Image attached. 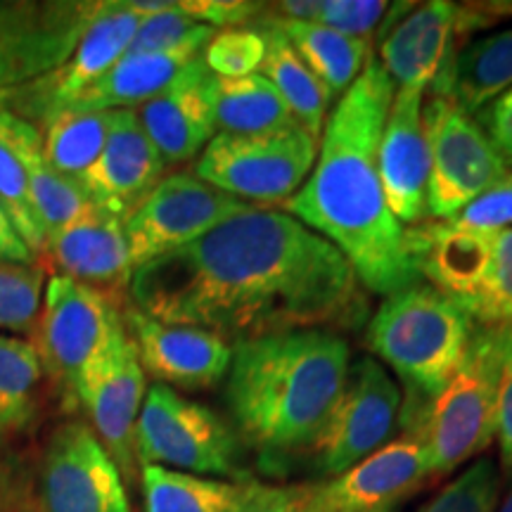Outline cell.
<instances>
[{
	"label": "cell",
	"instance_id": "36",
	"mask_svg": "<svg viewBox=\"0 0 512 512\" xmlns=\"http://www.w3.org/2000/svg\"><path fill=\"white\" fill-rule=\"evenodd\" d=\"M41 306L43 273L34 266L0 264V330H34Z\"/></svg>",
	"mask_w": 512,
	"mask_h": 512
},
{
	"label": "cell",
	"instance_id": "28",
	"mask_svg": "<svg viewBox=\"0 0 512 512\" xmlns=\"http://www.w3.org/2000/svg\"><path fill=\"white\" fill-rule=\"evenodd\" d=\"M259 482L188 475L159 465H143L140 489L145 512H240Z\"/></svg>",
	"mask_w": 512,
	"mask_h": 512
},
{
	"label": "cell",
	"instance_id": "21",
	"mask_svg": "<svg viewBox=\"0 0 512 512\" xmlns=\"http://www.w3.org/2000/svg\"><path fill=\"white\" fill-rule=\"evenodd\" d=\"M166 162L133 110L114 112L112 131L98 162L79 178L95 207L124 221L162 181Z\"/></svg>",
	"mask_w": 512,
	"mask_h": 512
},
{
	"label": "cell",
	"instance_id": "39",
	"mask_svg": "<svg viewBox=\"0 0 512 512\" xmlns=\"http://www.w3.org/2000/svg\"><path fill=\"white\" fill-rule=\"evenodd\" d=\"M479 325H512V228L498 230L494 235L489 275L482 297L472 311Z\"/></svg>",
	"mask_w": 512,
	"mask_h": 512
},
{
	"label": "cell",
	"instance_id": "29",
	"mask_svg": "<svg viewBox=\"0 0 512 512\" xmlns=\"http://www.w3.org/2000/svg\"><path fill=\"white\" fill-rule=\"evenodd\" d=\"M271 22L287 36L292 48L306 62V67L323 81V86L342 98L349 91L351 83L366 69L370 55V41L366 38H354L320 24L299 22V19L268 17Z\"/></svg>",
	"mask_w": 512,
	"mask_h": 512
},
{
	"label": "cell",
	"instance_id": "24",
	"mask_svg": "<svg viewBox=\"0 0 512 512\" xmlns=\"http://www.w3.org/2000/svg\"><path fill=\"white\" fill-rule=\"evenodd\" d=\"M0 138L12 147L22 164L34 209L48 238L95 207L79 181L62 176L50 166L43 152V136L31 121L0 107Z\"/></svg>",
	"mask_w": 512,
	"mask_h": 512
},
{
	"label": "cell",
	"instance_id": "9",
	"mask_svg": "<svg viewBox=\"0 0 512 512\" xmlns=\"http://www.w3.org/2000/svg\"><path fill=\"white\" fill-rule=\"evenodd\" d=\"M145 15L140 0L100 3L98 15L74 55L48 76L0 93V107L31 124L46 126L126 55Z\"/></svg>",
	"mask_w": 512,
	"mask_h": 512
},
{
	"label": "cell",
	"instance_id": "17",
	"mask_svg": "<svg viewBox=\"0 0 512 512\" xmlns=\"http://www.w3.org/2000/svg\"><path fill=\"white\" fill-rule=\"evenodd\" d=\"M124 325L145 375L178 389H209L228 375L233 344L202 328L171 325L128 309Z\"/></svg>",
	"mask_w": 512,
	"mask_h": 512
},
{
	"label": "cell",
	"instance_id": "14",
	"mask_svg": "<svg viewBox=\"0 0 512 512\" xmlns=\"http://www.w3.org/2000/svg\"><path fill=\"white\" fill-rule=\"evenodd\" d=\"M145 394V370L138 361L136 344L121 323L91 366L83 370L74 389V403L88 413L95 437L126 479L136 477L138 460L133 439Z\"/></svg>",
	"mask_w": 512,
	"mask_h": 512
},
{
	"label": "cell",
	"instance_id": "44",
	"mask_svg": "<svg viewBox=\"0 0 512 512\" xmlns=\"http://www.w3.org/2000/svg\"><path fill=\"white\" fill-rule=\"evenodd\" d=\"M475 119L512 169V88L477 112Z\"/></svg>",
	"mask_w": 512,
	"mask_h": 512
},
{
	"label": "cell",
	"instance_id": "12",
	"mask_svg": "<svg viewBox=\"0 0 512 512\" xmlns=\"http://www.w3.org/2000/svg\"><path fill=\"white\" fill-rule=\"evenodd\" d=\"M124 323L105 294L79 280L55 275L43 292L38 316V356L64 399L74 403L83 370L100 354L112 332Z\"/></svg>",
	"mask_w": 512,
	"mask_h": 512
},
{
	"label": "cell",
	"instance_id": "22",
	"mask_svg": "<svg viewBox=\"0 0 512 512\" xmlns=\"http://www.w3.org/2000/svg\"><path fill=\"white\" fill-rule=\"evenodd\" d=\"M494 235L453 228L446 221H422L406 228V247L420 280L456 299L472 316L489 275Z\"/></svg>",
	"mask_w": 512,
	"mask_h": 512
},
{
	"label": "cell",
	"instance_id": "6",
	"mask_svg": "<svg viewBox=\"0 0 512 512\" xmlns=\"http://www.w3.org/2000/svg\"><path fill=\"white\" fill-rule=\"evenodd\" d=\"M136 460L188 475L249 482L242 441L221 415L155 382L136 422Z\"/></svg>",
	"mask_w": 512,
	"mask_h": 512
},
{
	"label": "cell",
	"instance_id": "4",
	"mask_svg": "<svg viewBox=\"0 0 512 512\" xmlns=\"http://www.w3.org/2000/svg\"><path fill=\"white\" fill-rule=\"evenodd\" d=\"M477 320L430 283H415L389 294L368 323V347L406 384L401 408L406 430L418 425L422 411L437 399L460 363Z\"/></svg>",
	"mask_w": 512,
	"mask_h": 512
},
{
	"label": "cell",
	"instance_id": "45",
	"mask_svg": "<svg viewBox=\"0 0 512 512\" xmlns=\"http://www.w3.org/2000/svg\"><path fill=\"white\" fill-rule=\"evenodd\" d=\"M34 252H31L27 242H24L19 230L12 223L8 209L0 202V264H15V266H31L34 264Z\"/></svg>",
	"mask_w": 512,
	"mask_h": 512
},
{
	"label": "cell",
	"instance_id": "37",
	"mask_svg": "<svg viewBox=\"0 0 512 512\" xmlns=\"http://www.w3.org/2000/svg\"><path fill=\"white\" fill-rule=\"evenodd\" d=\"M0 202L8 209L12 223L34 254L46 252V228L38 219L31 200L27 176L12 147L0 138Z\"/></svg>",
	"mask_w": 512,
	"mask_h": 512
},
{
	"label": "cell",
	"instance_id": "41",
	"mask_svg": "<svg viewBox=\"0 0 512 512\" xmlns=\"http://www.w3.org/2000/svg\"><path fill=\"white\" fill-rule=\"evenodd\" d=\"M503 328V361L501 382H498V411L496 437L501 446V467L505 475H512V325Z\"/></svg>",
	"mask_w": 512,
	"mask_h": 512
},
{
	"label": "cell",
	"instance_id": "1",
	"mask_svg": "<svg viewBox=\"0 0 512 512\" xmlns=\"http://www.w3.org/2000/svg\"><path fill=\"white\" fill-rule=\"evenodd\" d=\"M133 309L230 342L351 323L361 283L342 254L283 209L254 207L133 271Z\"/></svg>",
	"mask_w": 512,
	"mask_h": 512
},
{
	"label": "cell",
	"instance_id": "25",
	"mask_svg": "<svg viewBox=\"0 0 512 512\" xmlns=\"http://www.w3.org/2000/svg\"><path fill=\"white\" fill-rule=\"evenodd\" d=\"M512 88V27L475 38L453 50L430 91L460 112L475 117L489 102Z\"/></svg>",
	"mask_w": 512,
	"mask_h": 512
},
{
	"label": "cell",
	"instance_id": "43",
	"mask_svg": "<svg viewBox=\"0 0 512 512\" xmlns=\"http://www.w3.org/2000/svg\"><path fill=\"white\" fill-rule=\"evenodd\" d=\"M240 512H318L311 498V484L266 486L256 484Z\"/></svg>",
	"mask_w": 512,
	"mask_h": 512
},
{
	"label": "cell",
	"instance_id": "16",
	"mask_svg": "<svg viewBox=\"0 0 512 512\" xmlns=\"http://www.w3.org/2000/svg\"><path fill=\"white\" fill-rule=\"evenodd\" d=\"M430 477L425 439L406 432L342 475L311 484V498L318 512H396Z\"/></svg>",
	"mask_w": 512,
	"mask_h": 512
},
{
	"label": "cell",
	"instance_id": "42",
	"mask_svg": "<svg viewBox=\"0 0 512 512\" xmlns=\"http://www.w3.org/2000/svg\"><path fill=\"white\" fill-rule=\"evenodd\" d=\"M178 8L185 15L211 29H242L261 5L245 3V0H178Z\"/></svg>",
	"mask_w": 512,
	"mask_h": 512
},
{
	"label": "cell",
	"instance_id": "13",
	"mask_svg": "<svg viewBox=\"0 0 512 512\" xmlns=\"http://www.w3.org/2000/svg\"><path fill=\"white\" fill-rule=\"evenodd\" d=\"M401 415V389L377 358L349 366L339 399L313 444L318 472L337 477L387 444Z\"/></svg>",
	"mask_w": 512,
	"mask_h": 512
},
{
	"label": "cell",
	"instance_id": "19",
	"mask_svg": "<svg viewBox=\"0 0 512 512\" xmlns=\"http://www.w3.org/2000/svg\"><path fill=\"white\" fill-rule=\"evenodd\" d=\"M422 88H396L380 143V176L394 219L406 226L427 221L430 145Z\"/></svg>",
	"mask_w": 512,
	"mask_h": 512
},
{
	"label": "cell",
	"instance_id": "3",
	"mask_svg": "<svg viewBox=\"0 0 512 512\" xmlns=\"http://www.w3.org/2000/svg\"><path fill=\"white\" fill-rule=\"evenodd\" d=\"M349 344L335 332L294 330L233 344L226 399L240 441L268 472L313 448L349 373Z\"/></svg>",
	"mask_w": 512,
	"mask_h": 512
},
{
	"label": "cell",
	"instance_id": "34",
	"mask_svg": "<svg viewBox=\"0 0 512 512\" xmlns=\"http://www.w3.org/2000/svg\"><path fill=\"white\" fill-rule=\"evenodd\" d=\"M143 8L147 15L140 22L126 55L169 53L188 43H209L216 36V29L195 22L178 8V3H143Z\"/></svg>",
	"mask_w": 512,
	"mask_h": 512
},
{
	"label": "cell",
	"instance_id": "5",
	"mask_svg": "<svg viewBox=\"0 0 512 512\" xmlns=\"http://www.w3.org/2000/svg\"><path fill=\"white\" fill-rule=\"evenodd\" d=\"M503 361V328L477 325L465 358L418 425L430 451L432 477L448 475L491 446L496 437L498 382Z\"/></svg>",
	"mask_w": 512,
	"mask_h": 512
},
{
	"label": "cell",
	"instance_id": "35",
	"mask_svg": "<svg viewBox=\"0 0 512 512\" xmlns=\"http://www.w3.org/2000/svg\"><path fill=\"white\" fill-rule=\"evenodd\" d=\"M501 491V467L479 458L418 512H496Z\"/></svg>",
	"mask_w": 512,
	"mask_h": 512
},
{
	"label": "cell",
	"instance_id": "15",
	"mask_svg": "<svg viewBox=\"0 0 512 512\" xmlns=\"http://www.w3.org/2000/svg\"><path fill=\"white\" fill-rule=\"evenodd\" d=\"M38 512H131L117 463L83 422L50 434L38 467Z\"/></svg>",
	"mask_w": 512,
	"mask_h": 512
},
{
	"label": "cell",
	"instance_id": "33",
	"mask_svg": "<svg viewBox=\"0 0 512 512\" xmlns=\"http://www.w3.org/2000/svg\"><path fill=\"white\" fill-rule=\"evenodd\" d=\"M278 17L299 19V22L320 24L354 38H366L375 34L387 19L392 3L382 0H285L275 5Z\"/></svg>",
	"mask_w": 512,
	"mask_h": 512
},
{
	"label": "cell",
	"instance_id": "2",
	"mask_svg": "<svg viewBox=\"0 0 512 512\" xmlns=\"http://www.w3.org/2000/svg\"><path fill=\"white\" fill-rule=\"evenodd\" d=\"M396 86L377 57L325 121L309 178L283 204L306 228L347 259L358 283L375 294L406 290L420 275L394 219L380 176V143Z\"/></svg>",
	"mask_w": 512,
	"mask_h": 512
},
{
	"label": "cell",
	"instance_id": "32",
	"mask_svg": "<svg viewBox=\"0 0 512 512\" xmlns=\"http://www.w3.org/2000/svg\"><path fill=\"white\" fill-rule=\"evenodd\" d=\"M114 112H62L46 124L43 152L55 171L79 178L98 162L112 131Z\"/></svg>",
	"mask_w": 512,
	"mask_h": 512
},
{
	"label": "cell",
	"instance_id": "7",
	"mask_svg": "<svg viewBox=\"0 0 512 512\" xmlns=\"http://www.w3.org/2000/svg\"><path fill=\"white\" fill-rule=\"evenodd\" d=\"M318 140L302 126L261 136L216 133L195 162V176L235 200L285 204L309 178Z\"/></svg>",
	"mask_w": 512,
	"mask_h": 512
},
{
	"label": "cell",
	"instance_id": "18",
	"mask_svg": "<svg viewBox=\"0 0 512 512\" xmlns=\"http://www.w3.org/2000/svg\"><path fill=\"white\" fill-rule=\"evenodd\" d=\"M460 5L448 0L394 3L382 29L377 62L396 88L430 91L439 69L456 50Z\"/></svg>",
	"mask_w": 512,
	"mask_h": 512
},
{
	"label": "cell",
	"instance_id": "8",
	"mask_svg": "<svg viewBox=\"0 0 512 512\" xmlns=\"http://www.w3.org/2000/svg\"><path fill=\"white\" fill-rule=\"evenodd\" d=\"M425 131L430 145L427 216L432 221L451 219L512 174L477 119L444 98L432 95L425 102Z\"/></svg>",
	"mask_w": 512,
	"mask_h": 512
},
{
	"label": "cell",
	"instance_id": "40",
	"mask_svg": "<svg viewBox=\"0 0 512 512\" xmlns=\"http://www.w3.org/2000/svg\"><path fill=\"white\" fill-rule=\"evenodd\" d=\"M453 228L498 233L512 228V174L446 219Z\"/></svg>",
	"mask_w": 512,
	"mask_h": 512
},
{
	"label": "cell",
	"instance_id": "31",
	"mask_svg": "<svg viewBox=\"0 0 512 512\" xmlns=\"http://www.w3.org/2000/svg\"><path fill=\"white\" fill-rule=\"evenodd\" d=\"M43 366L34 342L0 335V444L29 430L38 413Z\"/></svg>",
	"mask_w": 512,
	"mask_h": 512
},
{
	"label": "cell",
	"instance_id": "11",
	"mask_svg": "<svg viewBox=\"0 0 512 512\" xmlns=\"http://www.w3.org/2000/svg\"><path fill=\"white\" fill-rule=\"evenodd\" d=\"M93 0L0 3V93L60 69L98 15Z\"/></svg>",
	"mask_w": 512,
	"mask_h": 512
},
{
	"label": "cell",
	"instance_id": "30",
	"mask_svg": "<svg viewBox=\"0 0 512 512\" xmlns=\"http://www.w3.org/2000/svg\"><path fill=\"white\" fill-rule=\"evenodd\" d=\"M216 133L261 136L299 126L271 81L259 72L245 79H214Z\"/></svg>",
	"mask_w": 512,
	"mask_h": 512
},
{
	"label": "cell",
	"instance_id": "27",
	"mask_svg": "<svg viewBox=\"0 0 512 512\" xmlns=\"http://www.w3.org/2000/svg\"><path fill=\"white\" fill-rule=\"evenodd\" d=\"M259 34L264 38L266 46L259 74L271 81L275 93L283 98L287 110L297 119V124L320 143L335 95L306 67V62L299 57L292 43L287 41V36L275 27L271 19H261Z\"/></svg>",
	"mask_w": 512,
	"mask_h": 512
},
{
	"label": "cell",
	"instance_id": "26",
	"mask_svg": "<svg viewBox=\"0 0 512 512\" xmlns=\"http://www.w3.org/2000/svg\"><path fill=\"white\" fill-rule=\"evenodd\" d=\"M207 46L209 43H188L169 53L124 55L64 112H117L140 107L169 86L185 64L200 57Z\"/></svg>",
	"mask_w": 512,
	"mask_h": 512
},
{
	"label": "cell",
	"instance_id": "10",
	"mask_svg": "<svg viewBox=\"0 0 512 512\" xmlns=\"http://www.w3.org/2000/svg\"><path fill=\"white\" fill-rule=\"evenodd\" d=\"M254 209L188 171L164 176L124 219L133 271L176 252L233 216Z\"/></svg>",
	"mask_w": 512,
	"mask_h": 512
},
{
	"label": "cell",
	"instance_id": "46",
	"mask_svg": "<svg viewBox=\"0 0 512 512\" xmlns=\"http://www.w3.org/2000/svg\"><path fill=\"white\" fill-rule=\"evenodd\" d=\"M508 479H510L508 491H505L503 501H501V505H498V508H496V512H512V475H510Z\"/></svg>",
	"mask_w": 512,
	"mask_h": 512
},
{
	"label": "cell",
	"instance_id": "38",
	"mask_svg": "<svg viewBox=\"0 0 512 512\" xmlns=\"http://www.w3.org/2000/svg\"><path fill=\"white\" fill-rule=\"evenodd\" d=\"M264 53V38L256 29H226L211 38L202 57L219 79H245L259 72Z\"/></svg>",
	"mask_w": 512,
	"mask_h": 512
},
{
	"label": "cell",
	"instance_id": "23",
	"mask_svg": "<svg viewBox=\"0 0 512 512\" xmlns=\"http://www.w3.org/2000/svg\"><path fill=\"white\" fill-rule=\"evenodd\" d=\"M46 252L64 278L91 287L128 283L133 275L124 221L98 207L50 235Z\"/></svg>",
	"mask_w": 512,
	"mask_h": 512
},
{
	"label": "cell",
	"instance_id": "20",
	"mask_svg": "<svg viewBox=\"0 0 512 512\" xmlns=\"http://www.w3.org/2000/svg\"><path fill=\"white\" fill-rule=\"evenodd\" d=\"M214 79L200 55L185 64L155 98L133 110L166 166L200 157L216 136Z\"/></svg>",
	"mask_w": 512,
	"mask_h": 512
}]
</instances>
